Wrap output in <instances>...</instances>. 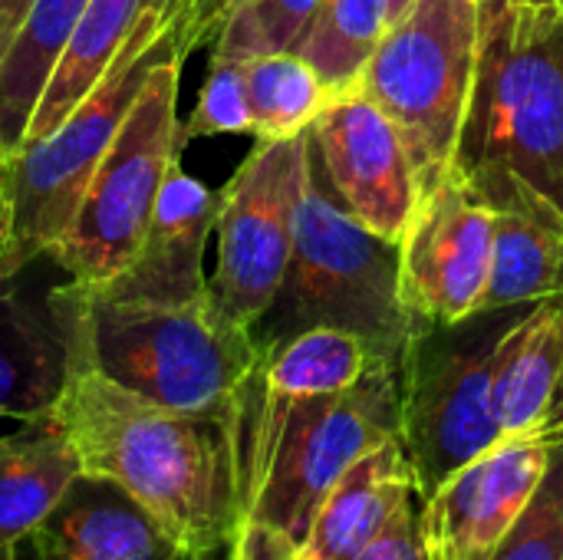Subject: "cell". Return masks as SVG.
Listing matches in <instances>:
<instances>
[{
  "label": "cell",
  "mask_w": 563,
  "mask_h": 560,
  "mask_svg": "<svg viewBox=\"0 0 563 560\" xmlns=\"http://www.w3.org/2000/svg\"><path fill=\"white\" fill-rule=\"evenodd\" d=\"M0 560H23V558H20V551H13V554H7V558H0Z\"/></svg>",
  "instance_id": "36"
},
{
  "label": "cell",
  "mask_w": 563,
  "mask_h": 560,
  "mask_svg": "<svg viewBox=\"0 0 563 560\" xmlns=\"http://www.w3.org/2000/svg\"><path fill=\"white\" fill-rule=\"evenodd\" d=\"M419 502L409 459L399 436L356 459L313 512L300 545L284 560H350L389 521Z\"/></svg>",
  "instance_id": "17"
},
{
  "label": "cell",
  "mask_w": 563,
  "mask_h": 560,
  "mask_svg": "<svg viewBox=\"0 0 563 560\" xmlns=\"http://www.w3.org/2000/svg\"><path fill=\"white\" fill-rule=\"evenodd\" d=\"M73 356L109 383L178 413L228 416L261 363L254 333L228 320L211 297L195 304H122L59 284Z\"/></svg>",
  "instance_id": "4"
},
{
  "label": "cell",
  "mask_w": 563,
  "mask_h": 560,
  "mask_svg": "<svg viewBox=\"0 0 563 560\" xmlns=\"http://www.w3.org/2000/svg\"><path fill=\"white\" fill-rule=\"evenodd\" d=\"M495 211L452 172L422 191L399 241V294L412 320H462L482 310Z\"/></svg>",
  "instance_id": "12"
},
{
  "label": "cell",
  "mask_w": 563,
  "mask_h": 560,
  "mask_svg": "<svg viewBox=\"0 0 563 560\" xmlns=\"http://www.w3.org/2000/svg\"><path fill=\"white\" fill-rule=\"evenodd\" d=\"M152 7H168L172 0H89L79 13L43 92L33 109V119L26 125L23 142H36L49 135L82 99L86 92L102 79V73L112 66V59L129 43L135 23Z\"/></svg>",
  "instance_id": "20"
},
{
  "label": "cell",
  "mask_w": 563,
  "mask_h": 560,
  "mask_svg": "<svg viewBox=\"0 0 563 560\" xmlns=\"http://www.w3.org/2000/svg\"><path fill=\"white\" fill-rule=\"evenodd\" d=\"M478 40L482 7L475 0H412L386 26L353 83L399 129L422 191L452 168Z\"/></svg>",
  "instance_id": "8"
},
{
  "label": "cell",
  "mask_w": 563,
  "mask_h": 560,
  "mask_svg": "<svg viewBox=\"0 0 563 560\" xmlns=\"http://www.w3.org/2000/svg\"><path fill=\"white\" fill-rule=\"evenodd\" d=\"M218 191L181 168V158L172 162L145 238L132 261L102 287H86L92 297L122 300V304H195L208 297L205 277V248L214 234ZM82 287V284H79Z\"/></svg>",
  "instance_id": "14"
},
{
  "label": "cell",
  "mask_w": 563,
  "mask_h": 560,
  "mask_svg": "<svg viewBox=\"0 0 563 560\" xmlns=\"http://www.w3.org/2000/svg\"><path fill=\"white\" fill-rule=\"evenodd\" d=\"M178 560H201V558H191V554H185V558H178Z\"/></svg>",
  "instance_id": "38"
},
{
  "label": "cell",
  "mask_w": 563,
  "mask_h": 560,
  "mask_svg": "<svg viewBox=\"0 0 563 560\" xmlns=\"http://www.w3.org/2000/svg\"><path fill=\"white\" fill-rule=\"evenodd\" d=\"M10 231V191H7V155L0 152V254Z\"/></svg>",
  "instance_id": "32"
},
{
  "label": "cell",
  "mask_w": 563,
  "mask_h": 560,
  "mask_svg": "<svg viewBox=\"0 0 563 560\" xmlns=\"http://www.w3.org/2000/svg\"><path fill=\"white\" fill-rule=\"evenodd\" d=\"M383 360L386 356H379L363 337L350 330L310 327L261 350L257 383L271 396H284V399L336 396L363 383L366 373Z\"/></svg>",
  "instance_id": "22"
},
{
  "label": "cell",
  "mask_w": 563,
  "mask_h": 560,
  "mask_svg": "<svg viewBox=\"0 0 563 560\" xmlns=\"http://www.w3.org/2000/svg\"><path fill=\"white\" fill-rule=\"evenodd\" d=\"M475 3H478V7H488V3H492V0H475Z\"/></svg>",
  "instance_id": "37"
},
{
  "label": "cell",
  "mask_w": 563,
  "mask_h": 560,
  "mask_svg": "<svg viewBox=\"0 0 563 560\" xmlns=\"http://www.w3.org/2000/svg\"><path fill=\"white\" fill-rule=\"evenodd\" d=\"M307 135L343 211L373 234L402 241L422 188L393 119L353 86L330 99Z\"/></svg>",
  "instance_id": "11"
},
{
  "label": "cell",
  "mask_w": 563,
  "mask_h": 560,
  "mask_svg": "<svg viewBox=\"0 0 563 560\" xmlns=\"http://www.w3.org/2000/svg\"><path fill=\"white\" fill-rule=\"evenodd\" d=\"M350 560H426L422 525H419V502L402 508L379 538H373L356 558Z\"/></svg>",
  "instance_id": "30"
},
{
  "label": "cell",
  "mask_w": 563,
  "mask_h": 560,
  "mask_svg": "<svg viewBox=\"0 0 563 560\" xmlns=\"http://www.w3.org/2000/svg\"><path fill=\"white\" fill-rule=\"evenodd\" d=\"M79 472V455L53 413L0 439V558L20 551Z\"/></svg>",
  "instance_id": "19"
},
{
  "label": "cell",
  "mask_w": 563,
  "mask_h": 560,
  "mask_svg": "<svg viewBox=\"0 0 563 560\" xmlns=\"http://www.w3.org/2000/svg\"><path fill=\"white\" fill-rule=\"evenodd\" d=\"M531 307H482L462 320H412L396 360V389L399 442L419 502L501 442L492 409L495 353Z\"/></svg>",
  "instance_id": "7"
},
{
  "label": "cell",
  "mask_w": 563,
  "mask_h": 560,
  "mask_svg": "<svg viewBox=\"0 0 563 560\" xmlns=\"http://www.w3.org/2000/svg\"><path fill=\"white\" fill-rule=\"evenodd\" d=\"M551 446L548 432L501 439L422 498L426 560H492L544 479Z\"/></svg>",
  "instance_id": "13"
},
{
  "label": "cell",
  "mask_w": 563,
  "mask_h": 560,
  "mask_svg": "<svg viewBox=\"0 0 563 560\" xmlns=\"http://www.w3.org/2000/svg\"><path fill=\"white\" fill-rule=\"evenodd\" d=\"M449 172L492 211L563 231V10L482 7L478 66Z\"/></svg>",
  "instance_id": "3"
},
{
  "label": "cell",
  "mask_w": 563,
  "mask_h": 560,
  "mask_svg": "<svg viewBox=\"0 0 563 560\" xmlns=\"http://www.w3.org/2000/svg\"><path fill=\"white\" fill-rule=\"evenodd\" d=\"M185 554L175 535L125 488L86 472L20 545L23 560H178Z\"/></svg>",
  "instance_id": "16"
},
{
  "label": "cell",
  "mask_w": 563,
  "mask_h": 560,
  "mask_svg": "<svg viewBox=\"0 0 563 560\" xmlns=\"http://www.w3.org/2000/svg\"><path fill=\"white\" fill-rule=\"evenodd\" d=\"M241 3L244 0H172V30L185 59L201 46H214L224 23Z\"/></svg>",
  "instance_id": "29"
},
{
  "label": "cell",
  "mask_w": 563,
  "mask_h": 560,
  "mask_svg": "<svg viewBox=\"0 0 563 560\" xmlns=\"http://www.w3.org/2000/svg\"><path fill=\"white\" fill-rule=\"evenodd\" d=\"M251 132V99L247 73L241 56L211 53V66L191 116L178 125V145L185 149L195 139L214 135H244Z\"/></svg>",
  "instance_id": "28"
},
{
  "label": "cell",
  "mask_w": 563,
  "mask_h": 560,
  "mask_svg": "<svg viewBox=\"0 0 563 560\" xmlns=\"http://www.w3.org/2000/svg\"><path fill=\"white\" fill-rule=\"evenodd\" d=\"M563 261V231L548 221L495 211L492 267L482 307H525L554 297Z\"/></svg>",
  "instance_id": "23"
},
{
  "label": "cell",
  "mask_w": 563,
  "mask_h": 560,
  "mask_svg": "<svg viewBox=\"0 0 563 560\" xmlns=\"http://www.w3.org/2000/svg\"><path fill=\"white\" fill-rule=\"evenodd\" d=\"M554 297L563 304V261H561V277H558V290H554ZM544 432H548V436H563V383H561V393H558V403H554V409H551V419H548V426H544Z\"/></svg>",
  "instance_id": "33"
},
{
  "label": "cell",
  "mask_w": 563,
  "mask_h": 560,
  "mask_svg": "<svg viewBox=\"0 0 563 560\" xmlns=\"http://www.w3.org/2000/svg\"><path fill=\"white\" fill-rule=\"evenodd\" d=\"M53 416L86 475L125 488L188 554H228L241 518L231 413L155 406L73 356Z\"/></svg>",
  "instance_id": "1"
},
{
  "label": "cell",
  "mask_w": 563,
  "mask_h": 560,
  "mask_svg": "<svg viewBox=\"0 0 563 560\" xmlns=\"http://www.w3.org/2000/svg\"><path fill=\"white\" fill-rule=\"evenodd\" d=\"M224 560H228V558H224Z\"/></svg>",
  "instance_id": "39"
},
{
  "label": "cell",
  "mask_w": 563,
  "mask_h": 560,
  "mask_svg": "<svg viewBox=\"0 0 563 560\" xmlns=\"http://www.w3.org/2000/svg\"><path fill=\"white\" fill-rule=\"evenodd\" d=\"M310 327L350 330L379 356L399 360L412 317L399 294V241L373 234L343 211L307 135V168L287 274L251 333L257 347L267 350Z\"/></svg>",
  "instance_id": "5"
},
{
  "label": "cell",
  "mask_w": 563,
  "mask_h": 560,
  "mask_svg": "<svg viewBox=\"0 0 563 560\" xmlns=\"http://www.w3.org/2000/svg\"><path fill=\"white\" fill-rule=\"evenodd\" d=\"M521 7H534V10H563V0H515Z\"/></svg>",
  "instance_id": "34"
},
{
  "label": "cell",
  "mask_w": 563,
  "mask_h": 560,
  "mask_svg": "<svg viewBox=\"0 0 563 560\" xmlns=\"http://www.w3.org/2000/svg\"><path fill=\"white\" fill-rule=\"evenodd\" d=\"M386 23L389 0H323L294 53H300L333 92H343L353 89Z\"/></svg>",
  "instance_id": "25"
},
{
  "label": "cell",
  "mask_w": 563,
  "mask_h": 560,
  "mask_svg": "<svg viewBox=\"0 0 563 560\" xmlns=\"http://www.w3.org/2000/svg\"><path fill=\"white\" fill-rule=\"evenodd\" d=\"M30 7H33V0H0V56L7 53V46L16 36Z\"/></svg>",
  "instance_id": "31"
},
{
  "label": "cell",
  "mask_w": 563,
  "mask_h": 560,
  "mask_svg": "<svg viewBox=\"0 0 563 560\" xmlns=\"http://www.w3.org/2000/svg\"><path fill=\"white\" fill-rule=\"evenodd\" d=\"M89 0H33L16 36L0 56V152L23 145L40 92Z\"/></svg>",
  "instance_id": "21"
},
{
  "label": "cell",
  "mask_w": 563,
  "mask_h": 560,
  "mask_svg": "<svg viewBox=\"0 0 563 560\" xmlns=\"http://www.w3.org/2000/svg\"><path fill=\"white\" fill-rule=\"evenodd\" d=\"M563 383V304H534L498 343L492 409L501 439L544 432Z\"/></svg>",
  "instance_id": "18"
},
{
  "label": "cell",
  "mask_w": 563,
  "mask_h": 560,
  "mask_svg": "<svg viewBox=\"0 0 563 560\" xmlns=\"http://www.w3.org/2000/svg\"><path fill=\"white\" fill-rule=\"evenodd\" d=\"M409 7H412V0H389V23H396ZM389 23H386V26H389Z\"/></svg>",
  "instance_id": "35"
},
{
  "label": "cell",
  "mask_w": 563,
  "mask_h": 560,
  "mask_svg": "<svg viewBox=\"0 0 563 560\" xmlns=\"http://www.w3.org/2000/svg\"><path fill=\"white\" fill-rule=\"evenodd\" d=\"M307 168V132L297 139H254V149L218 191V264L208 277L211 304L234 323H254L274 304L297 228Z\"/></svg>",
  "instance_id": "10"
},
{
  "label": "cell",
  "mask_w": 563,
  "mask_h": 560,
  "mask_svg": "<svg viewBox=\"0 0 563 560\" xmlns=\"http://www.w3.org/2000/svg\"><path fill=\"white\" fill-rule=\"evenodd\" d=\"M172 46H178L172 10H145L129 43L86 92V99L49 135L23 142L13 155H7L10 231L0 254L3 277L40 261L69 228L92 172L119 135L148 73Z\"/></svg>",
  "instance_id": "6"
},
{
  "label": "cell",
  "mask_w": 563,
  "mask_h": 560,
  "mask_svg": "<svg viewBox=\"0 0 563 560\" xmlns=\"http://www.w3.org/2000/svg\"><path fill=\"white\" fill-rule=\"evenodd\" d=\"M320 7L323 0H244L224 23L211 53L247 59L257 53L294 50Z\"/></svg>",
  "instance_id": "26"
},
{
  "label": "cell",
  "mask_w": 563,
  "mask_h": 560,
  "mask_svg": "<svg viewBox=\"0 0 563 560\" xmlns=\"http://www.w3.org/2000/svg\"><path fill=\"white\" fill-rule=\"evenodd\" d=\"M181 66L185 53L181 46H172L148 73L119 135L92 172L69 228L46 251V257L82 287H102L112 281L145 238L162 182L181 155Z\"/></svg>",
  "instance_id": "9"
},
{
  "label": "cell",
  "mask_w": 563,
  "mask_h": 560,
  "mask_svg": "<svg viewBox=\"0 0 563 560\" xmlns=\"http://www.w3.org/2000/svg\"><path fill=\"white\" fill-rule=\"evenodd\" d=\"M241 518L228 560H284L340 475L399 436L396 363L383 360L346 393L284 399L254 376L231 406Z\"/></svg>",
  "instance_id": "2"
},
{
  "label": "cell",
  "mask_w": 563,
  "mask_h": 560,
  "mask_svg": "<svg viewBox=\"0 0 563 560\" xmlns=\"http://www.w3.org/2000/svg\"><path fill=\"white\" fill-rule=\"evenodd\" d=\"M33 264L0 274V419H36L56 409L73 370V330L59 287L40 290Z\"/></svg>",
  "instance_id": "15"
},
{
  "label": "cell",
  "mask_w": 563,
  "mask_h": 560,
  "mask_svg": "<svg viewBox=\"0 0 563 560\" xmlns=\"http://www.w3.org/2000/svg\"><path fill=\"white\" fill-rule=\"evenodd\" d=\"M244 73L251 99V135L264 142L303 135L336 96L323 76L294 50L247 56Z\"/></svg>",
  "instance_id": "24"
},
{
  "label": "cell",
  "mask_w": 563,
  "mask_h": 560,
  "mask_svg": "<svg viewBox=\"0 0 563 560\" xmlns=\"http://www.w3.org/2000/svg\"><path fill=\"white\" fill-rule=\"evenodd\" d=\"M492 560H563V436H554L544 479Z\"/></svg>",
  "instance_id": "27"
}]
</instances>
